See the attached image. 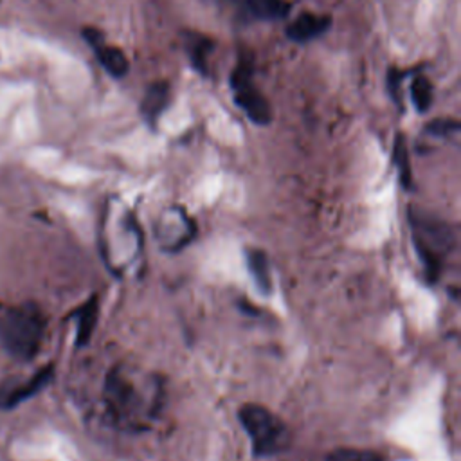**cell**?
<instances>
[{"label": "cell", "instance_id": "8fae6325", "mask_svg": "<svg viewBox=\"0 0 461 461\" xmlns=\"http://www.w3.org/2000/svg\"><path fill=\"white\" fill-rule=\"evenodd\" d=\"M247 9L252 16L259 20H279L288 13V4L285 0H245Z\"/></svg>", "mask_w": 461, "mask_h": 461}, {"label": "cell", "instance_id": "5bb4252c", "mask_svg": "<svg viewBox=\"0 0 461 461\" xmlns=\"http://www.w3.org/2000/svg\"><path fill=\"white\" fill-rule=\"evenodd\" d=\"M326 461H387L380 452L367 450V448H335L328 454Z\"/></svg>", "mask_w": 461, "mask_h": 461}, {"label": "cell", "instance_id": "ba28073f", "mask_svg": "<svg viewBox=\"0 0 461 461\" xmlns=\"http://www.w3.org/2000/svg\"><path fill=\"white\" fill-rule=\"evenodd\" d=\"M171 99V86L167 81H153L148 85L142 99H140V115L142 119L155 126L164 110L167 108Z\"/></svg>", "mask_w": 461, "mask_h": 461}, {"label": "cell", "instance_id": "4fadbf2b", "mask_svg": "<svg viewBox=\"0 0 461 461\" xmlns=\"http://www.w3.org/2000/svg\"><path fill=\"white\" fill-rule=\"evenodd\" d=\"M95 321H97V299H90L81 310H79V324H77V344L83 346L88 342L92 331H94V326H95Z\"/></svg>", "mask_w": 461, "mask_h": 461}, {"label": "cell", "instance_id": "3957f363", "mask_svg": "<svg viewBox=\"0 0 461 461\" xmlns=\"http://www.w3.org/2000/svg\"><path fill=\"white\" fill-rule=\"evenodd\" d=\"M411 227L416 249L430 276L436 277L445 259V254H448L456 243L454 234L443 221H436L430 216L423 214H416L414 218H411Z\"/></svg>", "mask_w": 461, "mask_h": 461}, {"label": "cell", "instance_id": "9a60e30c", "mask_svg": "<svg viewBox=\"0 0 461 461\" xmlns=\"http://www.w3.org/2000/svg\"><path fill=\"white\" fill-rule=\"evenodd\" d=\"M393 157H394V164L398 167V175H400V182L403 187L411 185V166H409V151H407V144H405V137L402 133L396 135L394 139V146H393Z\"/></svg>", "mask_w": 461, "mask_h": 461}, {"label": "cell", "instance_id": "52a82bcc", "mask_svg": "<svg viewBox=\"0 0 461 461\" xmlns=\"http://www.w3.org/2000/svg\"><path fill=\"white\" fill-rule=\"evenodd\" d=\"M331 25V18L328 14L315 13H301L292 23L286 27V36L295 43H306L321 34H324Z\"/></svg>", "mask_w": 461, "mask_h": 461}, {"label": "cell", "instance_id": "30bf717a", "mask_svg": "<svg viewBox=\"0 0 461 461\" xmlns=\"http://www.w3.org/2000/svg\"><path fill=\"white\" fill-rule=\"evenodd\" d=\"M409 94H411V101H412L414 108L420 113H427L430 110L432 99H434V88L427 76H423V74L414 76V79L411 81Z\"/></svg>", "mask_w": 461, "mask_h": 461}, {"label": "cell", "instance_id": "8992f818", "mask_svg": "<svg viewBox=\"0 0 461 461\" xmlns=\"http://www.w3.org/2000/svg\"><path fill=\"white\" fill-rule=\"evenodd\" d=\"M236 106L254 122V124H270L272 122V106L267 97L250 83L232 88Z\"/></svg>", "mask_w": 461, "mask_h": 461}, {"label": "cell", "instance_id": "7c38bea8", "mask_svg": "<svg viewBox=\"0 0 461 461\" xmlns=\"http://www.w3.org/2000/svg\"><path fill=\"white\" fill-rule=\"evenodd\" d=\"M247 263H249V270H250L258 288L263 290L265 294H268L270 292V267H268V259H267L265 252L263 250H249Z\"/></svg>", "mask_w": 461, "mask_h": 461}, {"label": "cell", "instance_id": "5b68a950", "mask_svg": "<svg viewBox=\"0 0 461 461\" xmlns=\"http://www.w3.org/2000/svg\"><path fill=\"white\" fill-rule=\"evenodd\" d=\"M52 376V366H45L41 371L32 375L27 380H22L20 384L14 382H5L0 385V407L2 409H13L23 400L31 398L38 391H41Z\"/></svg>", "mask_w": 461, "mask_h": 461}, {"label": "cell", "instance_id": "6da1fadb", "mask_svg": "<svg viewBox=\"0 0 461 461\" xmlns=\"http://www.w3.org/2000/svg\"><path fill=\"white\" fill-rule=\"evenodd\" d=\"M45 317L32 303L9 306L0 313V344L16 360H31L43 340Z\"/></svg>", "mask_w": 461, "mask_h": 461}, {"label": "cell", "instance_id": "277c9868", "mask_svg": "<svg viewBox=\"0 0 461 461\" xmlns=\"http://www.w3.org/2000/svg\"><path fill=\"white\" fill-rule=\"evenodd\" d=\"M83 38L92 47L99 65L104 68L106 74H110L112 77H117V79L124 77L128 74L130 61H128L126 54L122 52V49L106 43L104 36L94 27H85Z\"/></svg>", "mask_w": 461, "mask_h": 461}, {"label": "cell", "instance_id": "7a4b0ae2", "mask_svg": "<svg viewBox=\"0 0 461 461\" xmlns=\"http://www.w3.org/2000/svg\"><path fill=\"white\" fill-rule=\"evenodd\" d=\"M240 421L250 438L254 456H272L286 445L288 430L285 423L267 407L259 403H245L240 407Z\"/></svg>", "mask_w": 461, "mask_h": 461}, {"label": "cell", "instance_id": "9c48e42d", "mask_svg": "<svg viewBox=\"0 0 461 461\" xmlns=\"http://www.w3.org/2000/svg\"><path fill=\"white\" fill-rule=\"evenodd\" d=\"M212 49H214V41L211 38L198 34V32L185 34V52L189 56L191 65L200 74H207V61H209V54Z\"/></svg>", "mask_w": 461, "mask_h": 461}, {"label": "cell", "instance_id": "2e32d148", "mask_svg": "<svg viewBox=\"0 0 461 461\" xmlns=\"http://www.w3.org/2000/svg\"><path fill=\"white\" fill-rule=\"evenodd\" d=\"M427 130L434 135H441V137H447L450 133H456L459 130V121L457 119H452V117H438V119H432L429 124H427Z\"/></svg>", "mask_w": 461, "mask_h": 461}]
</instances>
